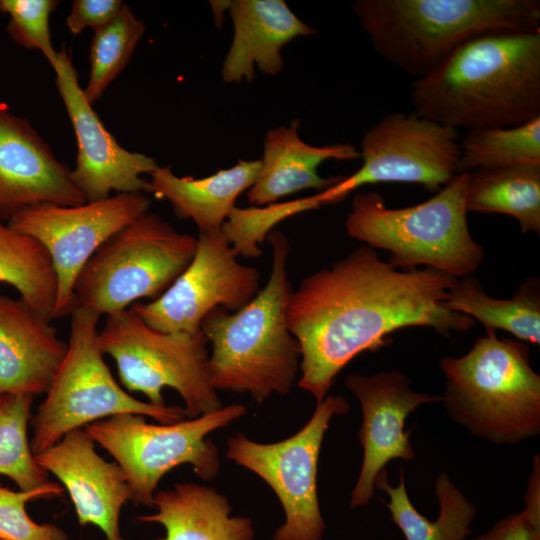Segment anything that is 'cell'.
Here are the masks:
<instances>
[{
  "instance_id": "6da1fadb",
  "label": "cell",
  "mask_w": 540,
  "mask_h": 540,
  "mask_svg": "<svg viewBox=\"0 0 540 540\" xmlns=\"http://www.w3.org/2000/svg\"><path fill=\"white\" fill-rule=\"evenodd\" d=\"M457 279L431 267L399 270L367 245L305 277L286 309L301 351L298 386L318 404L352 359L383 347L395 330L430 327L450 337L471 329L473 318L445 305Z\"/></svg>"
},
{
  "instance_id": "7a4b0ae2",
  "label": "cell",
  "mask_w": 540,
  "mask_h": 540,
  "mask_svg": "<svg viewBox=\"0 0 540 540\" xmlns=\"http://www.w3.org/2000/svg\"><path fill=\"white\" fill-rule=\"evenodd\" d=\"M414 112L455 129L513 127L540 117V30L474 36L411 91Z\"/></svg>"
},
{
  "instance_id": "3957f363",
  "label": "cell",
  "mask_w": 540,
  "mask_h": 540,
  "mask_svg": "<svg viewBox=\"0 0 540 540\" xmlns=\"http://www.w3.org/2000/svg\"><path fill=\"white\" fill-rule=\"evenodd\" d=\"M266 238L273 255L263 289L236 312L214 308L200 326L211 344L208 367L213 388L248 393L258 403L274 393L288 394L301 362L299 343L286 319L293 291L287 270L290 244L277 230H271Z\"/></svg>"
},
{
  "instance_id": "277c9868",
  "label": "cell",
  "mask_w": 540,
  "mask_h": 540,
  "mask_svg": "<svg viewBox=\"0 0 540 540\" xmlns=\"http://www.w3.org/2000/svg\"><path fill=\"white\" fill-rule=\"evenodd\" d=\"M352 9L377 54L417 79L474 36L540 30L539 0H356Z\"/></svg>"
},
{
  "instance_id": "5b68a950",
  "label": "cell",
  "mask_w": 540,
  "mask_h": 540,
  "mask_svg": "<svg viewBox=\"0 0 540 540\" xmlns=\"http://www.w3.org/2000/svg\"><path fill=\"white\" fill-rule=\"evenodd\" d=\"M441 401L449 417L495 444H515L540 433V376L526 342L486 329L461 357L440 360Z\"/></svg>"
},
{
  "instance_id": "8992f818",
  "label": "cell",
  "mask_w": 540,
  "mask_h": 540,
  "mask_svg": "<svg viewBox=\"0 0 540 540\" xmlns=\"http://www.w3.org/2000/svg\"><path fill=\"white\" fill-rule=\"evenodd\" d=\"M468 178L469 172L459 173L427 201L405 208H389L375 191L356 194L346 234L388 251V262L400 270L424 265L456 278L472 275L485 253L467 223Z\"/></svg>"
},
{
  "instance_id": "52a82bcc",
  "label": "cell",
  "mask_w": 540,
  "mask_h": 540,
  "mask_svg": "<svg viewBox=\"0 0 540 540\" xmlns=\"http://www.w3.org/2000/svg\"><path fill=\"white\" fill-rule=\"evenodd\" d=\"M100 316L81 307L70 314L67 352L31 419L30 445L34 455L73 430L118 414L148 416L159 423H174L187 417L184 407L156 406L138 400L117 383L98 346Z\"/></svg>"
},
{
  "instance_id": "ba28073f",
  "label": "cell",
  "mask_w": 540,
  "mask_h": 540,
  "mask_svg": "<svg viewBox=\"0 0 540 540\" xmlns=\"http://www.w3.org/2000/svg\"><path fill=\"white\" fill-rule=\"evenodd\" d=\"M197 238L145 212L107 239L73 286L74 308L110 315L160 297L194 257ZM74 310V309H73Z\"/></svg>"
},
{
  "instance_id": "9c48e42d",
  "label": "cell",
  "mask_w": 540,
  "mask_h": 540,
  "mask_svg": "<svg viewBox=\"0 0 540 540\" xmlns=\"http://www.w3.org/2000/svg\"><path fill=\"white\" fill-rule=\"evenodd\" d=\"M97 342L115 361L128 393H142L149 403L165 406L163 389L172 388L183 399L188 418L222 407L211 384L208 341L201 330L162 332L128 308L106 316Z\"/></svg>"
},
{
  "instance_id": "30bf717a",
  "label": "cell",
  "mask_w": 540,
  "mask_h": 540,
  "mask_svg": "<svg viewBox=\"0 0 540 540\" xmlns=\"http://www.w3.org/2000/svg\"><path fill=\"white\" fill-rule=\"evenodd\" d=\"M246 413L245 405L231 404L199 417L159 424L148 423L145 416L126 413L93 422L84 430L123 469L130 502L153 507L159 482L177 466L191 465L205 481L216 478L219 452L207 436Z\"/></svg>"
},
{
  "instance_id": "8fae6325",
  "label": "cell",
  "mask_w": 540,
  "mask_h": 540,
  "mask_svg": "<svg viewBox=\"0 0 540 540\" xmlns=\"http://www.w3.org/2000/svg\"><path fill=\"white\" fill-rule=\"evenodd\" d=\"M343 396H326L294 435L274 443L253 441L241 433L227 441L226 457L264 480L279 499L285 519L273 540H322L325 522L318 492V461L324 435L334 416L345 415Z\"/></svg>"
},
{
  "instance_id": "7c38bea8",
  "label": "cell",
  "mask_w": 540,
  "mask_h": 540,
  "mask_svg": "<svg viewBox=\"0 0 540 540\" xmlns=\"http://www.w3.org/2000/svg\"><path fill=\"white\" fill-rule=\"evenodd\" d=\"M457 129L417 113L392 112L366 130L362 166L316 194L321 205L337 204L353 190L383 182L414 183L437 193L458 173Z\"/></svg>"
},
{
  "instance_id": "4fadbf2b",
  "label": "cell",
  "mask_w": 540,
  "mask_h": 540,
  "mask_svg": "<svg viewBox=\"0 0 540 540\" xmlns=\"http://www.w3.org/2000/svg\"><path fill=\"white\" fill-rule=\"evenodd\" d=\"M150 205L145 192L119 193L76 206L39 204L7 221L11 228L36 239L51 259L58 283L53 320L73 311V286L90 257Z\"/></svg>"
},
{
  "instance_id": "5bb4252c",
  "label": "cell",
  "mask_w": 540,
  "mask_h": 540,
  "mask_svg": "<svg viewBox=\"0 0 540 540\" xmlns=\"http://www.w3.org/2000/svg\"><path fill=\"white\" fill-rule=\"evenodd\" d=\"M221 229L201 232L193 259L157 299L131 308L146 324L162 332H197L216 307L236 312L260 291V274L239 263Z\"/></svg>"
},
{
  "instance_id": "9a60e30c",
  "label": "cell",
  "mask_w": 540,
  "mask_h": 540,
  "mask_svg": "<svg viewBox=\"0 0 540 540\" xmlns=\"http://www.w3.org/2000/svg\"><path fill=\"white\" fill-rule=\"evenodd\" d=\"M56 75V86L71 120L77 141V158L72 178L87 202L119 193L146 192L147 181L159 165L152 158L131 152L118 144L104 127L87 101L78 81L71 58L63 47L50 64Z\"/></svg>"
},
{
  "instance_id": "2e32d148",
  "label": "cell",
  "mask_w": 540,
  "mask_h": 540,
  "mask_svg": "<svg viewBox=\"0 0 540 540\" xmlns=\"http://www.w3.org/2000/svg\"><path fill=\"white\" fill-rule=\"evenodd\" d=\"M345 385L358 399L363 417L358 432L363 461L350 496V507L358 508L374 497L375 479L388 462L415 458L405 420L419 406L441 401V396L414 391L410 378L398 369L351 374Z\"/></svg>"
},
{
  "instance_id": "e0dca14e",
  "label": "cell",
  "mask_w": 540,
  "mask_h": 540,
  "mask_svg": "<svg viewBox=\"0 0 540 540\" xmlns=\"http://www.w3.org/2000/svg\"><path fill=\"white\" fill-rule=\"evenodd\" d=\"M86 198L71 170L30 122L0 104V219L39 205L76 206Z\"/></svg>"
},
{
  "instance_id": "ac0fdd59",
  "label": "cell",
  "mask_w": 540,
  "mask_h": 540,
  "mask_svg": "<svg viewBox=\"0 0 540 540\" xmlns=\"http://www.w3.org/2000/svg\"><path fill=\"white\" fill-rule=\"evenodd\" d=\"M95 447L84 428L76 429L35 459L67 491L79 525L97 527L106 540H125L120 513L130 501L127 478L119 464L106 461Z\"/></svg>"
},
{
  "instance_id": "d6986e66",
  "label": "cell",
  "mask_w": 540,
  "mask_h": 540,
  "mask_svg": "<svg viewBox=\"0 0 540 540\" xmlns=\"http://www.w3.org/2000/svg\"><path fill=\"white\" fill-rule=\"evenodd\" d=\"M67 347L50 320L0 294V394H46Z\"/></svg>"
},
{
  "instance_id": "ffe728a7",
  "label": "cell",
  "mask_w": 540,
  "mask_h": 540,
  "mask_svg": "<svg viewBox=\"0 0 540 540\" xmlns=\"http://www.w3.org/2000/svg\"><path fill=\"white\" fill-rule=\"evenodd\" d=\"M228 10L234 36L221 69L226 83L252 82L255 67L276 76L283 68L282 47L316 33L283 0H236Z\"/></svg>"
},
{
  "instance_id": "44dd1931",
  "label": "cell",
  "mask_w": 540,
  "mask_h": 540,
  "mask_svg": "<svg viewBox=\"0 0 540 540\" xmlns=\"http://www.w3.org/2000/svg\"><path fill=\"white\" fill-rule=\"evenodd\" d=\"M300 121L267 132L259 175L247 192L250 204L257 207L306 189L327 190L343 176L323 178L317 168L326 160H354L359 151L350 144L312 146L298 135Z\"/></svg>"
},
{
  "instance_id": "7402d4cb",
  "label": "cell",
  "mask_w": 540,
  "mask_h": 540,
  "mask_svg": "<svg viewBox=\"0 0 540 540\" xmlns=\"http://www.w3.org/2000/svg\"><path fill=\"white\" fill-rule=\"evenodd\" d=\"M155 513L141 515V523L161 525L165 534L154 540H253V521L231 516L226 496L215 489L192 483H177L154 494Z\"/></svg>"
},
{
  "instance_id": "603a6c76",
  "label": "cell",
  "mask_w": 540,
  "mask_h": 540,
  "mask_svg": "<svg viewBox=\"0 0 540 540\" xmlns=\"http://www.w3.org/2000/svg\"><path fill=\"white\" fill-rule=\"evenodd\" d=\"M260 167V160H239L231 168L195 179L176 176L170 165L159 166L150 175L146 192L169 201L175 215L192 220L199 233L218 231L236 207L239 195L257 180Z\"/></svg>"
},
{
  "instance_id": "cb8c5ba5",
  "label": "cell",
  "mask_w": 540,
  "mask_h": 540,
  "mask_svg": "<svg viewBox=\"0 0 540 540\" xmlns=\"http://www.w3.org/2000/svg\"><path fill=\"white\" fill-rule=\"evenodd\" d=\"M374 486L388 494L386 506L391 520L405 540H465L471 533L470 526L476 509L446 473H441L435 483L439 502V514L435 521L420 514L413 506L406 491L402 469L397 486L389 484L385 469L377 475Z\"/></svg>"
},
{
  "instance_id": "d4e9b609",
  "label": "cell",
  "mask_w": 540,
  "mask_h": 540,
  "mask_svg": "<svg viewBox=\"0 0 540 540\" xmlns=\"http://www.w3.org/2000/svg\"><path fill=\"white\" fill-rule=\"evenodd\" d=\"M445 305L479 320L485 329H502L518 340L540 344V285L536 277L522 283L509 299L489 296L473 275L458 278Z\"/></svg>"
},
{
  "instance_id": "484cf974",
  "label": "cell",
  "mask_w": 540,
  "mask_h": 540,
  "mask_svg": "<svg viewBox=\"0 0 540 540\" xmlns=\"http://www.w3.org/2000/svg\"><path fill=\"white\" fill-rule=\"evenodd\" d=\"M466 210L513 217L523 233H540V168L476 169L469 172Z\"/></svg>"
},
{
  "instance_id": "4316f807",
  "label": "cell",
  "mask_w": 540,
  "mask_h": 540,
  "mask_svg": "<svg viewBox=\"0 0 540 540\" xmlns=\"http://www.w3.org/2000/svg\"><path fill=\"white\" fill-rule=\"evenodd\" d=\"M0 282L14 287L19 297L52 321L58 283L51 259L34 238L0 219Z\"/></svg>"
},
{
  "instance_id": "83f0119b",
  "label": "cell",
  "mask_w": 540,
  "mask_h": 540,
  "mask_svg": "<svg viewBox=\"0 0 540 540\" xmlns=\"http://www.w3.org/2000/svg\"><path fill=\"white\" fill-rule=\"evenodd\" d=\"M457 173L476 169L540 168V117L513 127L467 130Z\"/></svg>"
},
{
  "instance_id": "f1b7e54d",
  "label": "cell",
  "mask_w": 540,
  "mask_h": 540,
  "mask_svg": "<svg viewBox=\"0 0 540 540\" xmlns=\"http://www.w3.org/2000/svg\"><path fill=\"white\" fill-rule=\"evenodd\" d=\"M33 401L31 395L0 394V475L23 491L50 482L49 473L37 463L28 439Z\"/></svg>"
},
{
  "instance_id": "f546056e",
  "label": "cell",
  "mask_w": 540,
  "mask_h": 540,
  "mask_svg": "<svg viewBox=\"0 0 540 540\" xmlns=\"http://www.w3.org/2000/svg\"><path fill=\"white\" fill-rule=\"evenodd\" d=\"M145 29V24L134 15L128 5L123 4L112 21L94 30L89 53V79L83 89L91 105L102 97L108 86L125 68Z\"/></svg>"
},
{
  "instance_id": "4dcf8cb0",
  "label": "cell",
  "mask_w": 540,
  "mask_h": 540,
  "mask_svg": "<svg viewBox=\"0 0 540 540\" xmlns=\"http://www.w3.org/2000/svg\"><path fill=\"white\" fill-rule=\"evenodd\" d=\"M321 206L316 195L264 207H235L221 227V231L237 255L248 258L262 254L258 244L283 219Z\"/></svg>"
},
{
  "instance_id": "1f68e13d",
  "label": "cell",
  "mask_w": 540,
  "mask_h": 540,
  "mask_svg": "<svg viewBox=\"0 0 540 540\" xmlns=\"http://www.w3.org/2000/svg\"><path fill=\"white\" fill-rule=\"evenodd\" d=\"M64 488L50 481L29 491H14L0 483V540H69L65 530L52 523H37L26 504L37 499L60 497Z\"/></svg>"
},
{
  "instance_id": "d6a6232c",
  "label": "cell",
  "mask_w": 540,
  "mask_h": 540,
  "mask_svg": "<svg viewBox=\"0 0 540 540\" xmlns=\"http://www.w3.org/2000/svg\"><path fill=\"white\" fill-rule=\"evenodd\" d=\"M60 4L57 0H0V12L10 20L6 31L20 46L39 50L52 64L58 51L51 40L49 19Z\"/></svg>"
},
{
  "instance_id": "836d02e7",
  "label": "cell",
  "mask_w": 540,
  "mask_h": 540,
  "mask_svg": "<svg viewBox=\"0 0 540 540\" xmlns=\"http://www.w3.org/2000/svg\"><path fill=\"white\" fill-rule=\"evenodd\" d=\"M123 4L121 0H75L66 19L67 27L73 35L88 27L99 29L114 19Z\"/></svg>"
},
{
  "instance_id": "e575fe53",
  "label": "cell",
  "mask_w": 540,
  "mask_h": 540,
  "mask_svg": "<svg viewBox=\"0 0 540 540\" xmlns=\"http://www.w3.org/2000/svg\"><path fill=\"white\" fill-rule=\"evenodd\" d=\"M472 540H540V525L523 510L500 519L486 533Z\"/></svg>"
},
{
  "instance_id": "d590c367",
  "label": "cell",
  "mask_w": 540,
  "mask_h": 540,
  "mask_svg": "<svg viewBox=\"0 0 540 540\" xmlns=\"http://www.w3.org/2000/svg\"><path fill=\"white\" fill-rule=\"evenodd\" d=\"M231 1H211V7L213 9L216 23L219 26V22L223 21V13L226 9H229Z\"/></svg>"
}]
</instances>
